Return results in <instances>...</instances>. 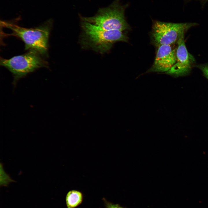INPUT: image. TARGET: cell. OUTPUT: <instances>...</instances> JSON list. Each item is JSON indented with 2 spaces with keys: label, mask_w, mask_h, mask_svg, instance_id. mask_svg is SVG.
<instances>
[{
  "label": "cell",
  "mask_w": 208,
  "mask_h": 208,
  "mask_svg": "<svg viewBox=\"0 0 208 208\" xmlns=\"http://www.w3.org/2000/svg\"><path fill=\"white\" fill-rule=\"evenodd\" d=\"M3 26L12 31L10 35L21 39L24 42L25 50H34L43 56L47 53L48 41L52 26L51 21L34 28H27L14 24L3 22Z\"/></svg>",
  "instance_id": "obj_2"
},
{
  "label": "cell",
  "mask_w": 208,
  "mask_h": 208,
  "mask_svg": "<svg viewBox=\"0 0 208 208\" xmlns=\"http://www.w3.org/2000/svg\"><path fill=\"white\" fill-rule=\"evenodd\" d=\"M42 56L36 51L29 50L27 53L8 59L1 58L0 65L12 73L15 85L19 79L28 74L40 68L48 67V63Z\"/></svg>",
  "instance_id": "obj_3"
},
{
  "label": "cell",
  "mask_w": 208,
  "mask_h": 208,
  "mask_svg": "<svg viewBox=\"0 0 208 208\" xmlns=\"http://www.w3.org/2000/svg\"><path fill=\"white\" fill-rule=\"evenodd\" d=\"M126 7L120 5L117 0L109 7L99 10L94 16L82 19L106 30L123 31L129 28L124 15Z\"/></svg>",
  "instance_id": "obj_4"
},
{
  "label": "cell",
  "mask_w": 208,
  "mask_h": 208,
  "mask_svg": "<svg viewBox=\"0 0 208 208\" xmlns=\"http://www.w3.org/2000/svg\"><path fill=\"white\" fill-rule=\"evenodd\" d=\"M103 200L104 203L105 208H125L118 204L113 203L103 198Z\"/></svg>",
  "instance_id": "obj_10"
},
{
  "label": "cell",
  "mask_w": 208,
  "mask_h": 208,
  "mask_svg": "<svg viewBox=\"0 0 208 208\" xmlns=\"http://www.w3.org/2000/svg\"><path fill=\"white\" fill-rule=\"evenodd\" d=\"M81 27L80 42L83 49L103 54L109 51L114 42L128 40V37L121 31L106 30L84 21Z\"/></svg>",
  "instance_id": "obj_1"
},
{
  "label": "cell",
  "mask_w": 208,
  "mask_h": 208,
  "mask_svg": "<svg viewBox=\"0 0 208 208\" xmlns=\"http://www.w3.org/2000/svg\"><path fill=\"white\" fill-rule=\"evenodd\" d=\"M199 67L205 76L208 79V65L200 66Z\"/></svg>",
  "instance_id": "obj_11"
},
{
  "label": "cell",
  "mask_w": 208,
  "mask_h": 208,
  "mask_svg": "<svg viewBox=\"0 0 208 208\" xmlns=\"http://www.w3.org/2000/svg\"><path fill=\"white\" fill-rule=\"evenodd\" d=\"M195 23H174L155 21L152 28L153 40L157 46L169 45L177 42L179 37Z\"/></svg>",
  "instance_id": "obj_5"
},
{
  "label": "cell",
  "mask_w": 208,
  "mask_h": 208,
  "mask_svg": "<svg viewBox=\"0 0 208 208\" xmlns=\"http://www.w3.org/2000/svg\"><path fill=\"white\" fill-rule=\"evenodd\" d=\"M14 182L4 171L3 165L0 164V185L7 186L10 183Z\"/></svg>",
  "instance_id": "obj_9"
},
{
  "label": "cell",
  "mask_w": 208,
  "mask_h": 208,
  "mask_svg": "<svg viewBox=\"0 0 208 208\" xmlns=\"http://www.w3.org/2000/svg\"><path fill=\"white\" fill-rule=\"evenodd\" d=\"M83 196L82 193L78 190H72L69 191L66 197V202L67 208H75L82 203Z\"/></svg>",
  "instance_id": "obj_8"
},
{
  "label": "cell",
  "mask_w": 208,
  "mask_h": 208,
  "mask_svg": "<svg viewBox=\"0 0 208 208\" xmlns=\"http://www.w3.org/2000/svg\"><path fill=\"white\" fill-rule=\"evenodd\" d=\"M176 51L171 45L158 46L153 64L148 72L166 73L169 71L176 63Z\"/></svg>",
  "instance_id": "obj_7"
},
{
  "label": "cell",
  "mask_w": 208,
  "mask_h": 208,
  "mask_svg": "<svg viewBox=\"0 0 208 208\" xmlns=\"http://www.w3.org/2000/svg\"><path fill=\"white\" fill-rule=\"evenodd\" d=\"M184 34L179 37L176 51V62L168 72L167 74L176 77L181 76L187 74L191 70L194 57L188 52L184 40Z\"/></svg>",
  "instance_id": "obj_6"
}]
</instances>
